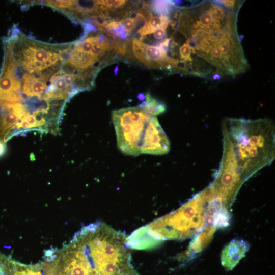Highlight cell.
Returning <instances> with one entry per match:
<instances>
[{"mask_svg":"<svg viewBox=\"0 0 275 275\" xmlns=\"http://www.w3.org/2000/svg\"><path fill=\"white\" fill-rule=\"evenodd\" d=\"M3 42L0 93L28 115L62 116L65 104L85 90V80L68 61L73 41L43 42L13 26Z\"/></svg>","mask_w":275,"mask_h":275,"instance_id":"6da1fadb","label":"cell"},{"mask_svg":"<svg viewBox=\"0 0 275 275\" xmlns=\"http://www.w3.org/2000/svg\"><path fill=\"white\" fill-rule=\"evenodd\" d=\"M216 1L179 7L171 26L186 38L191 51L188 74L218 79L244 73L249 64L237 30V12Z\"/></svg>","mask_w":275,"mask_h":275,"instance_id":"7a4b0ae2","label":"cell"},{"mask_svg":"<svg viewBox=\"0 0 275 275\" xmlns=\"http://www.w3.org/2000/svg\"><path fill=\"white\" fill-rule=\"evenodd\" d=\"M222 159L242 181L274 159V125L268 119L225 118Z\"/></svg>","mask_w":275,"mask_h":275,"instance_id":"3957f363","label":"cell"},{"mask_svg":"<svg viewBox=\"0 0 275 275\" xmlns=\"http://www.w3.org/2000/svg\"><path fill=\"white\" fill-rule=\"evenodd\" d=\"M112 117L117 145L123 153L138 156L169 152V140L155 116L138 106L114 111Z\"/></svg>","mask_w":275,"mask_h":275,"instance_id":"277c9868","label":"cell"},{"mask_svg":"<svg viewBox=\"0 0 275 275\" xmlns=\"http://www.w3.org/2000/svg\"><path fill=\"white\" fill-rule=\"evenodd\" d=\"M249 249L248 244L242 239H233L223 249L221 263L227 270H232L244 256Z\"/></svg>","mask_w":275,"mask_h":275,"instance_id":"5b68a950","label":"cell"},{"mask_svg":"<svg viewBox=\"0 0 275 275\" xmlns=\"http://www.w3.org/2000/svg\"><path fill=\"white\" fill-rule=\"evenodd\" d=\"M0 275H42L41 262L24 264L0 253Z\"/></svg>","mask_w":275,"mask_h":275,"instance_id":"8992f818","label":"cell"},{"mask_svg":"<svg viewBox=\"0 0 275 275\" xmlns=\"http://www.w3.org/2000/svg\"><path fill=\"white\" fill-rule=\"evenodd\" d=\"M170 19L169 16H153L143 28L139 29L137 33L141 36V39L147 35L153 33L158 29L166 30L170 23Z\"/></svg>","mask_w":275,"mask_h":275,"instance_id":"52a82bcc","label":"cell"},{"mask_svg":"<svg viewBox=\"0 0 275 275\" xmlns=\"http://www.w3.org/2000/svg\"><path fill=\"white\" fill-rule=\"evenodd\" d=\"M146 100L139 107L143 109L147 113L156 116L166 111L165 104L153 98L149 94L145 96Z\"/></svg>","mask_w":275,"mask_h":275,"instance_id":"ba28073f","label":"cell"},{"mask_svg":"<svg viewBox=\"0 0 275 275\" xmlns=\"http://www.w3.org/2000/svg\"><path fill=\"white\" fill-rule=\"evenodd\" d=\"M175 7L172 1H153L150 3L149 9L156 15L168 16Z\"/></svg>","mask_w":275,"mask_h":275,"instance_id":"9c48e42d","label":"cell"},{"mask_svg":"<svg viewBox=\"0 0 275 275\" xmlns=\"http://www.w3.org/2000/svg\"><path fill=\"white\" fill-rule=\"evenodd\" d=\"M96 3L100 5L103 11L107 12L108 10H114L121 7L125 4L126 1L121 0L96 1Z\"/></svg>","mask_w":275,"mask_h":275,"instance_id":"30bf717a","label":"cell"},{"mask_svg":"<svg viewBox=\"0 0 275 275\" xmlns=\"http://www.w3.org/2000/svg\"><path fill=\"white\" fill-rule=\"evenodd\" d=\"M226 8L233 10H238L240 7V1H217Z\"/></svg>","mask_w":275,"mask_h":275,"instance_id":"8fae6325","label":"cell"},{"mask_svg":"<svg viewBox=\"0 0 275 275\" xmlns=\"http://www.w3.org/2000/svg\"><path fill=\"white\" fill-rule=\"evenodd\" d=\"M135 22L134 30L136 32L140 29L143 28L147 23V21L143 15L138 12L135 16Z\"/></svg>","mask_w":275,"mask_h":275,"instance_id":"7c38bea8","label":"cell"},{"mask_svg":"<svg viewBox=\"0 0 275 275\" xmlns=\"http://www.w3.org/2000/svg\"><path fill=\"white\" fill-rule=\"evenodd\" d=\"M122 24L125 26L129 34L134 29L135 18H128L121 20Z\"/></svg>","mask_w":275,"mask_h":275,"instance_id":"4fadbf2b","label":"cell"},{"mask_svg":"<svg viewBox=\"0 0 275 275\" xmlns=\"http://www.w3.org/2000/svg\"><path fill=\"white\" fill-rule=\"evenodd\" d=\"M154 38L157 40L164 39L166 36V30L163 29H158L153 32Z\"/></svg>","mask_w":275,"mask_h":275,"instance_id":"5bb4252c","label":"cell"},{"mask_svg":"<svg viewBox=\"0 0 275 275\" xmlns=\"http://www.w3.org/2000/svg\"><path fill=\"white\" fill-rule=\"evenodd\" d=\"M6 147L4 141L0 140V157H1L6 152Z\"/></svg>","mask_w":275,"mask_h":275,"instance_id":"9a60e30c","label":"cell"},{"mask_svg":"<svg viewBox=\"0 0 275 275\" xmlns=\"http://www.w3.org/2000/svg\"><path fill=\"white\" fill-rule=\"evenodd\" d=\"M138 98L140 100L142 101L145 99V96L142 93H140L138 95Z\"/></svg>","mask_w":275,"mask_h":275,"instance_id":"2e32d148","label":"cell"},{"mask_svg":"<svg viewBox=\"0 0 275 275\" xmlns=\"http://www.w3.org/2000/svg\"><path fill=\"white\" fill-rule=\"evenodd\" d=\"M118 69H119V68H118V66H116L115 68V70H114V72H115V74L116 75L117 73V72L118 71Z\"/></svg>","mask_w":275,"mask_h":275,"instance_id":"e0dca14e","label":"cell"}]
</instances>
